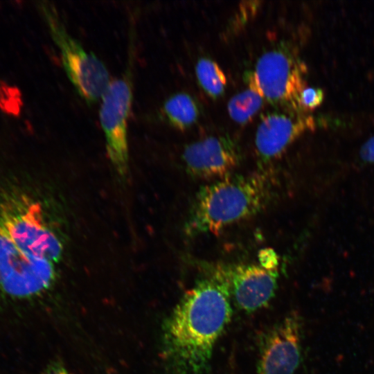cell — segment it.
Listing matches in <instances>:
<instances>
[{"instance_id":"14","label":"cell","mask_w":374,"mask_h":374,"mask_svg":"<svg viewBox=\"0 0 374 374\" xmlns=\"http://www.w3.org/2000/svg\"><path fill=\"white\" fill-rule=\"evenodd\" d=\"M195 73L200 86L209 96L217 98L224 93L226 77L215 61L201 57L196 64Z\"/></svg>"},{"instance_id":"15","label":"cell","mask_w":374,"mask_h":374,"mask_svg":"<svg viewBox=\"0 0 374 374\" xmlns=\"http://www.w3.org/2000/svg\"><path fill=\"white\" fill-rule=\"evenodd\" d=\"M324 98V93L320 88L305 87L301 92L298 105L299 111H310L321 105Z\"/></svg>"},{"instance_id":"17","label":"cell","mask_w":374,"mask_h":374,"mask_svg":"<svg viewBox=\"0 0 374 374\" xmlns=\"http://www.w3.org/2000/svg\"><path fill=\"white\" fill-rule=\"evenodd\" d=\"M359 157L364 162L374 163V136L362 145L359 150Z\"/></svg>"},{"instance_id":"2","label":"cell","mask_w":374,"mask_h":374,"mask_svg":"<svg viewBox=\"0 0 374 374\" xmlns=\"http://www.w3.org/2000/svg\"><path fill=\"white\" fill-rule=\"evenodd\" d=\"M266 172L231 174L202 187L186 224L190 237L216 234L225 227L254 216L269 204L274 188Z\"/></svg>"},{"instance_id":"16","label":"cell","mask_w":374,"mask_h":374,"mask_svg":"<svg viewBox=\"0 0 374 374\" xmlns=\"http://www.w3.org/2000/svg\"><path fill=\"white\" fill-rule=\"evenodd\" d=\"M259 265L267 269H277L278 265V256L272 249L261 250L258 255Z\"/></svg>"},{"instance_id":"1","label":"cell","mask_w":374,"mask_h":374,"mask_svg":"<svg viewBox=\"0 0 374 374\" xmlns=\"http://www.w3.org/2000/svg\"><path fill=\"white\" fill-rule=\"evenodd\" d=\"M230 283L223 265H208L163 328L170 374H208L214 347L231 321Z\"/></svg>"},{"instance_id":"5","label":"cell","mask_w":374,"mask_h":374,"mask_svg":"<svg viewBox=\"0 0 374 374\" xmlns=\"http://www.w3.org/2000/svg\"><path fill=\"white\" fill-rule=\"evenodd\" d=\"M55 263L37 258L17 246L0 224V303L35 299L51 287Z\"/></svg>"},{"instance_id":"3","label":"cell","mask_w":374,"mask_h":374,"mask_svg":"<svg viewBox=\"0 0 374 374\" xmlns=\"http://www.w3.org/2000/svg\"><path fill=\"white\" fill-rule=\"evenodd\" d=\"M0 224L12 241L27 253L55 263L62 245L46 219L42 206L24 194L0 199Z\"/></svg>"},{"instance_id":"12","label":"cell","mask_w":374,"mask_h":374,"mask_svg":"<svg viewBox=\"0 0 374 374\" xmlns=\"http://www.w3.org/2000/svg\"><path fill=\"white\" fill-rule=\"evenodd\" d=\"M246 87L229 101L227 111L231 118L240 124L248 123L262 106L265 100L253 71L244 76Z\"/></svg>"},{"instance_id":"18","label":"cell","mask_w":374,"mask_h":374,"mask_svg":"<svg viewBox=\"0 0 374 374\" xmlns=\"http://www.w3.org/2000/svg\"><path fill=\"white\" fill-rule=\"evenodd\" d=\"M45 374H71L64 367L55 366L51 368Z\"/></svg>"},{"instance_id":"4","label":"cell","mask_w":374,"mask_h":374,"mask_svg":"<svg viewBox=\"0 0 374 374\" xmlns=\"http://www.w3.org/2000/svg\"><path fill=\"white\" fill-rule=\"evenodd\" d=\"M39 7L59 49L68 78L85 102L95 103L101 99L111 82L106 66L71 36L54 6L41 2Z\"/></svg>"},{"instance_id":"11","label":"cell","mask_w":374,"mask_h":374,"mask_svg":"<svg viewBox=\"0 0 374 374\" xmlns=\"http://www.w3.org/2000/svg\"><path fill=\"white\" fill-rule=\"evenodd\" d=\"M229 280L231 297L247 312L267 305L278 286V269L255 264L223 265Z\"/></svg>"},{"instance_id":"13","label":"cell","mask_w":374,"mask_h":374,"mask_svg":"<svg viewBox=\"0 0 374 374\" xmlns=\"http://www.w3.org/2000/svg\"><path fill=\"white\" fill-rule=\"evenodd\" d=\"M199 111L196 100L188 93L183 92L170 96L161 108L162 115L169 124L182 131L196 123Z\"/></svg>"},{"instance_id":"10","label":"cell","mask_w":374,"mask_h":374,"mask_svg":"<svg viewBox=\"0 0 374 374\" xmlns=\"http://www.w3.org/2000/svg\"><path fill=\"white\" fill-rule=\"evenodd\" d=\"M316 127L313 116L300 113H267L262 116L255 135V147L263 163L279 158L301 135Z\"/></svg>"},{"instance_id":"6","label":"cell","mask_w":374,"mask_h":374,"mask_svg":"<svg viewBox=\"0 0 374 374\" xmlns=\"http://www.w3.org/2000/svg\"><path fill=\"white\" fill-rule=\"evenodd\" d=\"M253 71L265 100L299 113L298 100L305 87L307 67L291 44L280 42L265 51Z\"/></svg>"},{"instance_id":"9","label":"cell","mask_w":374,"mask_h":374,"mask_svg":"<svg viewBox=\"0 0 374 374\" xmlns=\"http://www.w3.org/2000/svg\"><path fill=\"white\" fill-rule=\"evenodd\" d=\"M182 159L192 176L216 181L233 174L241 161V153L230 136H209L187 145Z\"/></svg>"},{"instance_id":"8","label":"cell","mask_w":374,"mask_h":374,"mask_svg":"<svg viewBox=\"0 0 374 374\" xmlns=\"http://www.w3.org/2000/svg\"><path fill=\"white\" fill-rule=\"evenodd\" d=\"M302 322L290 312L264 339L258 374H294L301 360Z\"/></svg>"},{"instance_id":"7","label":"cell","mask_w":374,"mask_h":374,"mask_svg":"<svg viewBox=\"0 0 374 374\" xmlns=\"http://www.w3.org/2000/svg\"><path fill=\"white\" fill-rule=\"evenodd\" d=\"M131 68L121 78L111 80L100 99L99 110L107 155L121 178H125L129 170L127 127L133 99Z\"/></svg>"}]
</instances>
